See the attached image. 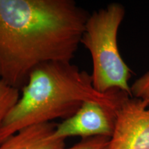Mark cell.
Instances as JSON below:
<instances>
[{"label": "cell", "instance_id": "obj_1", "mask_svg": "<svg viewBox=\"0 0 149 149\" xmlns=\"http://www.w3.org/2000/svg\"><path fill=\"white\" fill-rule=\"evenodd\" d=\"M89 15L72 0H0V77L22 89L37 66L70 62Z\"/></svg>", "mask_w": 149, "mask_h": 149}, {"label": "cell", "instance_id": "obj_5", "mask_svg": "<svg viewBox=\"0 0 149 149\" xmlns=\"http://www.w3.org/2000/svg\"><path fill=\"white\" fill-rule=\"evenodd\" d=\"M109 149H149V104L133 97L122 102Z\"/></svg>", "mask_w": 149, "mask_h": 149}, {"label": "cell", "instance_id": "obj_6", "mask_svg": "<svg viewBox=\"0 0 149 149\" xmlns=\"http://www.w3.org/2000/svg\"><path fill=\"white\" fill-rule=\"evenodd\" d=\"M56 124H35L19 130L0 144V149H62L65 139L54 137Z\"/></svg>", "mask_w": 149, "mask_h": 149}, {"label": "cell", "instance_id": "obj_7", "mask_svg": "<svg viewBox=\"0 0 149 149\" xmlns=\"http://www.w3.org/2000/svg\"><path fill=\"white\" fill-rule=\"evenodd\" d=\"M19 91L0 77V125L17 103L21 95Z\"/></svg>", "mask_w": 149, "mask_h": 149}, {"label": "cell", "instance_id": "obj_3", "mask_svg": "<svg viewBox=\"0 0 149 149\" xmlns=\"http://www.w3.org/2000/svg\"><path fill=\"white\" fill-rule=\"evenodd\" d=\"M120 3H111L89 15L81 44L91 54L93 84L98 92L120 90L131 95V70L121 55L117 34L125 16Z\"/></svg>", "mask_w": 149, "mask_h": 149}, {"label": "cell", "instance_id": "obj_9", "mask_svg": "<svg viewBox=\"0 0 149 149\" xmlns=\"http://www.w3.org/2000/svg\"><path fill=\"white\" fill-rule=\"evenodd\" d=\"M110 137L97 136L82 139L70 148L62 149H109Z\"/></svg>", "mask_w": 149, "mask_h": 149}, {"label": "cell", "instance_id": "obj_4", "mask_svg": "<svg viewBox=\"0 0 149 149\" xmlns=\"http://www.w3.org/2000/svg\"><path fill=\"white\" fill-rule=\"evenodd\" d=\"M121 104L115 105L96 100L84 102L74 114L56 125L54 137L62 139L70 137L82 139L97 136L111 137L117 111Z\"/></svg>", "mask_w": 149, "mask_h": 149}, {"label": "cell", "instance_id": "obj_8", "mask_svg": "<svg viewBox=\"0 0 149 149\" xmlns=\"http://www.w3.org/2000/svg\"><path fill=\"white\" fill-rule=\"evenodd\" d=\"M132 97L144 100L149 104V70L137 78L130 86Z\"/></svg>", "mask_w": 149, "mask_h": 149}, {"label": "cell", "instance_id": "obj_2", "mask_svg": "<svg viewBox=\"0 0 149 149\" xmlns=\"http://www.w3.org/2000/svg\"><path fill=\"white\" fill-rule=\"evenodd\" d=\"M129 97L120 90L98 92L91 74L71 62L45 63L29 74L17 103L0 125V144L24 128L66 120L86 101L119 105Z\"/></svg>", "mask_w": 149, "mask_h": 149}]
</instances>
